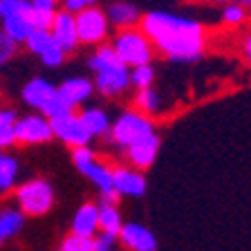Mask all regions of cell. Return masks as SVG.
Segmentation results:
<instances>
[{"instance_id":"9a60e30c","label":"cell","mask_w":251,"mask_h":251,"mask_svg":"<svg viewBox=\"0 0 251 251\" xmlns=\"http://www.w3.org/2000/svg\"><path fill=\"white\" fill-rule=\"evenodd\" d=\"M157 152H159V137H157L155 132H151V135H146V137H141L139 141H135L132 146L126 148V155H128L130 164L135 168H139V171L151 168L152 164H155Z\"/></svg>"},{"instance_id":"8d00e7d4","label":"cell","mask_w":251,"mask_h":251,"mask_svg":"<svg viewBox=\"0 0 251 251\" xmlns=\"http://www.w3.org/2000/svg\"><path fill=\"white\" fill-rule=\"evenodd\" d=\"M233 2H240V5H245L247 9H251V0H233Z\"/></svg>"},{"instance_id":"d4e9b609","label":"cell","mask_w":251,"mask_h":251,"mask_svg":"<svg viewBox=\"0 0 251 251\" xmlns=\"http://www.w3.org/2000/svg\"><path fill=\"white\" fill-rule=\"evenodd\" d=\"M222 23L229 27H238L247 21V7L240 5V2H229V5L222 7Z\"/></svg>"},{"instance_id":"836d02e7","label":"cell","mask_w":251,"mask_h":251,"mask_svg":"<svg viewBox=\"0 0 251 251\" xmlns=\"http://www.w3.org/2000/svg\"><path fill=\"white\" fill-rule=\"evenodd\" d=\"M119 198L121 195L117 193V191H103V193H101V204H117Z\"/></svg>"},{"instance_id":"7c38bea8","label":"cell","mask_w":251,"mask_h":251,"mask_svg":"<svg viewBox=\"0 0 251 251\" xmlns=\"http://www.w3.org/2000/svg\"><path fill=\"white\" fill-rule=\"evenodd\" d=\"M56 94H58V85L50 83V81L43 76L29 78L21 90V97H23V101H25V105H29V108H34V110H41V112L47 108V103H50Z\"/></svg>"},{"instance_id":"f1b7e54d","label":"cell","mask_w":251,"mask_h":251,"mask_svg":"<svg viewBox=\"0 0 251 251\" xmlns=\"http://www.w3.org/2000/svg\"><path fill=\"white\" fill-rule=\"evenodd\" d=\"M117 240H119V235L101 231V235H94V251H115Z\"/></svg>"},{"instance_id":"277c9868","label":"cell","mask_w":251,"mask_h":251,"mask_svg":"<svg viewBox=\"0 0 251 251\" xmlns=\"http://www.w3.org/2000/svg\"><path fill=\"white\" fill-rule=\"evenodd\" d=\"M31 0H0V29L18 45L31 36L34 27Z\"/></svg>"},{"instance_id":"9c48e42d","label":"cell","mask_w":251,"mask_h":251,"mask_svg":"<svg viewBox=\"0 0 251 251\" xmlns=\"http://www.w3.org/2000/svg\"><path fill=\"white\" fill-rule=\"evenodd\" d=\"M50 121H52V128H54V137H58L63 144L74 146V148L90 146L92 135H90V130L85 128L81 115H74L72 110H70V112H63V115H58V117H52Z\"/></svg>"},{"instance_id":"3957f363","label":"cell","mask_w":251,"mask_h":251,"mask_svg":"<svg viewBox=\"0 0 251 251\" xmlns=\"http://www.w3.org/2000/svg\"><path fill=\"white\" fill-rule=\"evenodd\" d=\"M112 47H115L117 56L130 70L139 68V65H151L152 56H155V50H157L141 27L119 29L115 34V38H112Z\"/></svg>"},{"instance_id":"83f0119b","label":"cell","mask_w":251,"mask_h":251,"mask_svg":"<svg viewBox=\"0 0 251 251\" xmlns=\"http://www.w3.org/2000/svg\"><path fill=\"white\" fill-rule=\"evenodd\" d=\"M16 50H18V43H16L14 38H9L5 31L0 29V68L16 56Z\"/></svg>"},{"instance_id":"4fadbf2b","label":"cell","mask_w":251,"mask_h":251,"mask_svg":"<svg viewBox=\"0 0 251 251\" xmlns=\"http://www.w3.org/2000/svg\"><path fill=\"white\" fill-rule=\"evenodd\" d=\"M52 36L58 41V45L65 52H74L81 41H78V29H76V14L68 9H58L52 23Z\"/></svg>"},{"instance_id":"e0dca14e","label":"cell","mask_w":251,"mask_h":251,"mask_svg":"<svg viewBox=\"0 0 251 251\" xmlns=\"http://www.w3.org/2000/svg\"><path fill=\"white\" fill-rule=\"evenodd\" d=\"M115 191L124 198H141L146 193V177L139 168H115Z\"/></svg>"},{"instance_id":"8992f818","label":"cell","mask_w":251,"mask_h":251,"mask_svg":"<svg viewBox=\"0 0 251 251\" xmlns=\"http://www.w3.org/2000/svg\"><path fill=\"white\" fill-rule=\"evenodd\" d=\"M151 132L155 130H152V121L148 119V115H144L141 110H126L124 115H119L112 121L110 139L115 141L117 146L128 148Z\"/></svg>"},{"instance_id":"d6a6232c","label":"cell","mask_w":251,"mask_h":251,"mask_svg":"<svg viewBox=\"0 0 251 251\" xmlns=\"http://www.w3.org/2000/svg\"><path fill=\"white\" fill-rule=\"evenodd\" d=\"M9 124H16V112L14 110H0V128Z\"/></svg>"},{"instance_id":"7402d4cb","label":"cell","mask_w":251,"mask_h":251,"mask_svg":"<svg viewBox=\"0 0 251 251\" xmlns=\"http://www.w3.org/2000/svg\"><path fill=\"white\" fill-rule=\"evenodd\" d=\"M16 177H18V162L9 152L0 151V193L11 191L16 186Z\"/></svg>"},{"instance_id":"2e32d148","label":"cell","mask_w":251,"mask_h":251,"mask_svg":"<svg viewBox=\"0 0 251 251\" xmlns=\"http://www.w3.org/2000/svg\"><path fill=\"white\" fill-rule=\"evenodd\" d=\"M119 240L126 249L130 251H157V240L152 235V231L146 229L144 225H137V222L124 225V229L119 233Z\"/></svg>"},{"instance_id":"30bf717a","label":"cell","mask_w":251,"mask_h":251,"mask_svg":"<svg viewBox=\"0 0 251 251\" xmlns=\"http://www.w3.org/2000/svg\"><path fill=\"white\" fill-rule=\"evenodd\" d=\"M25 47L31 54H36L47 68H58L65 61V50L58 45V41L52 36V29H34L31 36L25 41Z\"/></svg>"},{"instance_id":"ac0fdd59","label":"cell","mask_w":251,"mask_h":251,"mask_svg":"<svg viewBox=\"0 0 251 251\" xmlns=\"http://www.w3.org/2000/svg\"><path fill=\"white\" fill-rule=\"evenodd\" d=\"M94 90H97L94 88V81H90V78H85V76H72V78H65V81L58 85V97L74 110L76 105L88 101Z\"/></svg>"},{"instance_id":"484cf974","label":"cell","mask_w":251,"mask_h":251,"mask_svg":"<svg viewBox=\"0 0 251 251\" xmlns=\"http://www.w3.org/2000/svg\"><path fill=\"white\" fill-rule=\"evenodd\" d=\"M130 81L137 90L152 88V81H155V70H152V65H139V68H132L130 70Z\"/></svg>"},{"instance_id":"d6986e66","label":"cell","mask_w":251,"mask_h":251,"mask_svg":"<svg viewBox=\"0 0 251 251\" xmlns=\"http://www.w3.org/2000/svg\"><path fill=\"white\" fill-rule=\"evenodd\" d=\"M99 211H101V206H97V204H92V202L78 206V211L72 218V233L83 235V238H94L97 231H101Z\"/></svg>"},{"instance_id":"f546056e","label":"cell","mask_w":251,"mask_h":251,"mask_svg":"<svg viewBox=\"0 0 251 251\" xmlns=\"http://www.w3.org/2000/svg\"><path fill=\"white\" fill-rule=\"evenodd\" d=\"M16 141H18V137H16V128H14V124L2 126V128H0V151H5V148L14 146Z\"/></svg>"},{"instance_id":"5b68a950","label":"cell","mask_w":251,"mask_h":251,"mask_svg":"<svg viewBox=\"0 0 251 251\" xmlns=\"http://www.w3.org/2000/svg\"><path fill=\"white\" fill-rule=\"evenodd\" d=\"M16 202L25 215L41 218L54 204V188L47 179H29L16 188Z\"/></svg>"},{"instance_id":"1f68e13d","label":"cell","mask_w":251,"mask_h":251,"mask_svg":"<svg viewBox=\"0 0 251 251\" xmlns=\"http://www.w3.org/2000/svg\"><path fill=\"white\" fill-rule=\"evenodd\" d=\"M34 9L43 11H58V0H31Z\"/></svg>"},{"instance_id":"5bb4252c","label":"cell","mask_w":251,"mask_h":251,"mask_svg":"<svg viewBox=\"0 0 251 251\" xmlns=\"http://www.w3.org/2000/svg\"><path fill=\"white\" fill-rule=\"evenodd\" d=\"M105 14H108L112 27L117 29H128V27H137L141 23V9L132 2V0H110L105 5Z\"/></svg>"},{"instance_id":"4316f807","label":"cell","mask_w":251,"mask_h":251,"mask_svg":"<svg viewBox=\"0 0 251 251\" xmlns=\"http://www.w3.org/2000/svg\"><path fill=\"white\" fill-rule=\"evenodd\" d=\"M58 251H94V238H83V235H68L61 242Z\"/></svg>"},{"instance_id":"cb8c5ba5","label":"cell","mask_w":251,"mask_h":251,"mask_svg":"<svg viewBox=\"0 0 251 251\" xmlns=\"http://www.w3.org/2000/svg\"><path fill=\"white\" fill-rule=\"evenodd\" d=\"M135 105H137V110L144 112V115H157V112L162 110V97H159V92L152 88L137 90Z\"/></svg>"},{"instance_id":"d590c367","label":"cell","mask_w":251,"mask_h":251,"mask_svg":"<svg viewBox=\"0 0 251 251\" xmlns=\"http://www.w3.org/2000/svg\"><path fill=\"white\" fill-rule=\"evenodd\" d=\"M209 2H215V5H229L233 0H209Z\"/></svg>"},{"instance_id":"44dd1931","label":"cell","mask_w":251,"mask_h":251,"mask_svg":"<svg viewBox=\"0 0 251 251\" xmlns=\"http://www.w3.org/2000/svg\"><path fill=\"white\" fill-rule=\"evenodd\" d=\"M25 226V213L21 209H2L0 211V242L18 235Z\"/></svg>"},{"instance_id":"7a4b0ae2","label":"cell","mask_w":251,"mask_h":251,"mask_svg":"<svg viewBox=\"0 0 251 251\" xmlns=\"http://www.w3.org/2000/svg\"><path fill=\"white\" fill-rule=\"evenodd\" d=\"M88 68L94 74V88L97 92L115 99L128 90V85H132L130 81V68L117 56L112 45H99L97 52L88 58Z\"/></svg>"},{"instance_id":"8fae6325","label":"cell","mask_w":251,"mask_h":251,"mask_svg":"<svg viewBox=\"0 0 251 251\" xmlns=\"http://www.w3.org/2000/svg\"><path fill=\"white\" fill-rule=\"evenodd\" d=\"M14 128L21 144H47L54 137L52 121L43 112L41 115H25L21 119H16Z\"/></svg>"},{"instance_id":"603a6c76","label":"cell","mask_w":251,"mask_h":251,"mask_svg":"<svg viewBox=\"0 0 251 251\" xmlns=\"http://www.w3.org/2000/svg\"><path fill=\"white\" fill-rule=\"evenodd\" d=\"M99 225H101V231H105V233H112V235L121 233L124 220H121V213H119V209H117V204H101Z\"/></svg>"},{"instance_id":"ba28073f","label":"cell","mask_w":251,"mask_h":251,"mask_svg":"<svg viewBox=\"0 0 251 251\" xmlns=\"http://www.w3.org/2000/svg\"><path fill=\"white\" fill-rule=\"evenodd\" d=\"M72 159L76 164V168L83 173L85 177L99 188V193L103 191H115V173L110 171L108 166L99 164L94 159V152L90 146H81V148H74L72 151Z\"/></svg>"},{"instance_id":"ffe728a7","label":"cell","mask_w":251,"mask_h":251,"mask_svg":"<svg viewBox=\"0 0 251 251\" xmlns=\"http://www.w3.org/2000/svg\"><path fill=\"white\" fill-rule=\"evenodd\" d=\"M81 119H83L85 128L90 130L92 137H103L110 135V128H112V121H110L108 112L103 108H85L81 112Z\"/></svg>"},{"instance_id":"6da1fadb","label":"cell","mask_w":251,"mask_h":251,"mask_svg":"<svg viewBox=\"0 0 251 251\" xmlns=\"http://www.w3.org/2000/svg\"><path fill=\"white\" fill-rule=\"evenodd\" d=\"M141 29L152 45L171 61L195 63L206 47V29L200 21L173 11H148L141 18Z\"/></svg>"},{"instance_id":"4dcf8cb0","label":"cell","mask_w":251,"mask_h":251,"mask_svg":"<svg viewBox=\"0 0 251 251\" xmlns=\"http://www.w3.org/2000/svg\"><path fill=\"white\" fill-rule=\"evenodd\" d=\"M97 2H99V0H61L63 9L72 11V14H78V11L88 9V7H94Z\"/></svg>"},{"instance_id":"52a82bcc","label":"cell","mask_w":251,"mask_h":251,"mask_svg":"<svg viewBox=\"0 0 251 251\" xmlns=\"http://www.w3.org/2000/svg\"><path fill=\"white\" fill-rule=\"evenodd\" d=\"M110 23L105 9L99 5L88 7V9L76 14V29H78V41L81 45H103L105 38L110 36Z\"/></svg>"},{"instance_id":"e575fe53","label":"cell","mask_w":251,"mask_h":251,"mask_svg":"<svg viewBox=\"0 0 251 251\" xmlns=\"http://www.w3.org/2000/svg\"><path fill=\"white\" fill-rule=\"evenodd\" d=\"M242 56H245L247 61L251 63V34H247L245 43H242Z\"/></svg>"}]
</instances>
